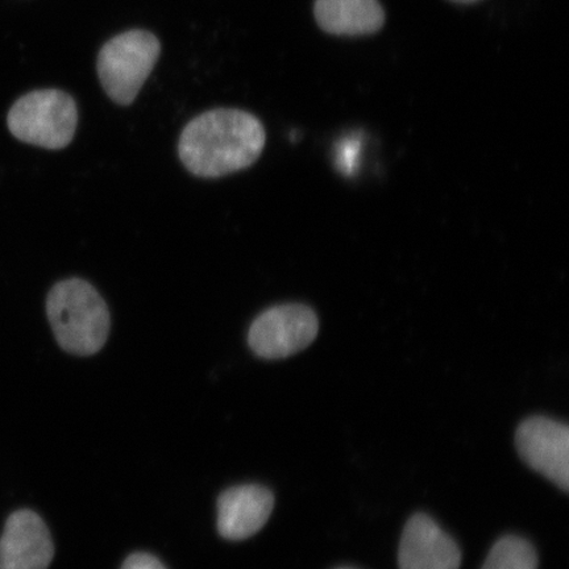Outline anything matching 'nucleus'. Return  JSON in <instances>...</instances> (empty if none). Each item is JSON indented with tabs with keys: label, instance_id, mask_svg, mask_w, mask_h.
I'll use <instances>...</instances> for the list:
<instances>
[{
	"label": "nucleus",
	"instance_id": "nucleus-15",
	"mask_svg": "<svg viewBox=\"0 0 569 569\" xmlns=\"http://www.w3.org/2000/svg\"><path fill=\"white\" fill-rule=\"evenodd\" d=\"M338 569H353V568H338Z\"/></svg>",
	"mask_w": 569,
	"mask_h": 569
},
{
	"label": "nucleus",
	"instance_id": "nucleus-12",
	"mask_svg": "<svg viewBox=\"0 0 569 569\" xmlns=\"http://www.w3.org/2000/svg\"><path fill=\"white\" fill-rule=\"evenodd\" d=\"M358 148H360L358 139H348L343 144L339 146L337 163L341 172L346 174L351 173V170L355 168L356 159H358Z\"/></svg>",
	"mask_w": 569,
	"mask_h": 569
},
{
	"label": "nucleus",
	"instance_id": "nucleus-7",
	"mask_svg": "<svg viewBox=\"0 0 569 569\" xmlns=\"http://www.w3.org/2000/svg\"><path fill=\"white\" fill-rule=\"evenodd\" d=\"M54 546L47 525L32 510H19L7 519L0 538V569H48Z\"/></svg>",
	"mask_w": 569,
	"mask_h": 569
},
{
	"label": "nucleus",
	"instance_id": "nucleus-6",
	"mask_svg": "<svg viewBox=\"0 0 569 569\" xmlns=\"http://www.w3.org/2000/svg\"><path fill=\"white\" fill-rule=\"evenodd\" d=\"M519 457L555 486L569 490V429L547 417H531L518 426Z\"/></svg>",
	"mask_w": 569,
	"mask_h": 569
},
{
	"label": "nucleus",
	"instance_id": "nucleus-3",
	"mask_svg": "<svg viewBox=\"0 0 569 569\" xmlns=\"http://www.w3.org/2000/svg\"><path fill=\"white\" fill-rule=\"evenodd\" d=\"M161 46L152 32L131 30L107 41L99 51V81L112 102L130 106L158 63Z\"/></svg>",
	"mask_w": 569,
	"mask_h": 569
},
{
	"label": "nucleus",
	"instance_id": "nucleus-10",
	"mask_svg": "<svg viewBox=\"0 0 569 569\" xmlns=\"http://www.w3.org/2000/svg\"><path fill=\"white\" fill-rule=\"evenodd\" d=\"M315 16L325 32L337 36L371 34L386 21L379 0H316Z\"/></svg>",
	"mask_w": 569,
	"mask_h": 569
},
{
	"label": "nucleus",
	"instance_id": "nucleus-4",
	"mask_svg": "<svg viewBox=\"0 0 569 569\" xmlns=\"http://www.w3.org/2000/svg\"><path fill=\"white\" fill-rule=\"evenodd\" d=\"M7 123L18 140L59 151L74 138L78 109L66 91L34 90L13 103Z\"/></svg>",
	"mask_w": 569,
	"mask_h": 569
},
{
	"label": "nucleus",
	"instance_id": "nucleus-1",
	"mask_svg": "<svg viewBox=\"0 0 569 569\" xmlns=\"http://www.w3.org/2000/svg\"><path fill=\"white\" fill-rule=\"evenodd\" d=\"M266 141V128L258 117L238 109H216L183 128L178 156L191 174L219 178L252 167Z\"/></svg>",
	"mask_w": 569,
	"mask_h": 569
},
{
	"label": "nucleus",
	"instance_id": "nucleus-9",
	"mask_svg": "<svg viewBox=\"0 0 569 569\" xmlns=\"http://www.w3.org/2000/svg\"><path fill=\"white\" fill-rule=\"evenodd\" d=\"M274 508L273 493L248 483L226 490L218 500V530L229 540H244L258 533Z\"/></svg>",
	"mask_w": 569,
	"mask_h": 569
},
{
	"label": "nucleus",
	"instance_id": "nucleus-13",
	"mask_svg": "<svg viewBox=\"0 0 569 569\" xmlns=\"http://www.w3.org/2000/svg\"><path fill=\"white\" fill-rule=\"evenodd\" d=\"M122 569H167L158 558L146 552H138L128 557Z\"/></svg>",
	"mask_w": 569,
	"mask_h": 569
},
{
	"label": "nucleus",
	"instance_id": "nucleus-5",
	"mask_svg": "<svg viewBox=\"0 0 569 569\" xmlns=\"http://www.w3.org/2000/svg\"><path fill=\"white\" fill-rule=\"evenodd\" d=\"M318 331V317L309 306L279 305L253 320L248 331V345L261 359H287L306 350L316 340Z\"/></svg>",
	"mask_w": 569,
	"mask_h": 569
},
{
	"label": "nucleus",
	"instance_id": "nucleus-14",
	"mask_svg": "<svg viewBox=\"0 0 569 569\" xmlns=\"http://www.w3.org/2000/svg\"><path fill=\"white\" fill-rule=\"evenodd\" d=\"M452 2H458V3H475V2H478V0H452Z\"/></svg>",
	"mask_w": 569,
	"mask_h": 569
},
{
	"label": "nucleus",
	"instance_id": "nucleus-11",
	"mask_svg": "<svg viewBox=\"0 0 569 569\" xmlns=\"http://www.w3.org/2000/svg\"><path fill=\"white\" fill-rule=\"evenodd\" d=\"M481 569H538V555L529 540L503 537L497 540Z\"/></svg>",
	"mask_w": 569,
	"mask_h": 569
},
{
	"label": "nucleus",
	"instance_id": "nucleus-8",
	"mask_svg": "<svg viewBox=\"0 0 569 569\" xmlns=\"http://www.w3.org/2000/svg\"><path fill=\"white\" fill-rule=\"evenodd\" d=\"M398 566L400 569H459L461 552L431 517L418 513L405 525Z\"/></svg>",
	"mask_w": 569,
	"mask_h": 569
},
{
	"label": "nucleus",
	"instance_id": "nucleus-2",
	"mask_svg": "<svg viewBox=\"0 0 569 569\" xmlns=\"http://www.w3.org/2000/svg\"><path fill=\"white\" fill-rule=\"evenodd\" d=\"M47 316L57 343L68 353L96 355L109 339V308L88 281L68 279L54 284L47 298Z\"/></svg>",
	"mask_w": 569,
	"mask_h": 569
}]
</instances>
